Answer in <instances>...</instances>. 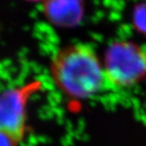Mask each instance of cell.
Masks as SVG:
<instances>
[{"mask_svg": "<svg viewBox=\"0 0 146 146\" xmlns=\"http://www.w3.org/2000/svg\"><path fill=\"white\" fill-rule=\"evenodd\" d=\"M33 86L10 89L0 94V132L17 142L24 135L27 104Z\"/></svg>", "mask_w": 146, "mask_h": 146, "instance_id": "cell-3", "label": "cell"}, {"mask_svg": "<svg viewBox=\"0 0 146 146\" xmlns=\"http://www.w3.org/2000/svg\"><path fill=\"white\" fill-rule=\"evenodd\" d=\"M132 19L135 29L146 37V1L138 3L134 7Z\"/></svg>", "mask_w": 146, "mask_h": 146, "instance_id": "cell-5", "label": "cell"}, {"mask_svg": "<svg viewBox=\"0 0 146 146\" xmlns=\"http://www.w3.org/2000/svg\"><path fill=\"white\" fill-rule=\"evenodd\" d=\"M43 13L56 27L69 28L78 26L84 17V0H44Z\"/></svg>", "mask_w": 146, "mask_h": 146, "instance_id": "cell-4", "label": "cell"}, {"mask_svg": "<svg viewBox=\"0 0 146 146\" xmlns=\"http://www.w3.org/2000/svg\"><path fill=\"white\" fill-rule=\"evenodd\" d=\"M51 73L57 86L72 98H91L108 86L100 60L86 44L61 48L52 59Z\"/></svg>", "mask_w": 146, "mask_h": 146, "instance_id": "cell-1", "label": "cell"}, {"mask_svg": "<svg viewBox=\"0 0 146 146\" xmlns=\"http://www.w3.org/2000/svg\"><path fill=\"white\" fill-rule=\"evenodd\" d=\"M24 1L30 2V3H37V2H41V3H42L44 0H24Z\"/></svg>", "mask_w": 146, "mask_h": 146, "instance_id": "cell-7", "label": "cell"}, {"mask_svg": "<svg viewBox=\"0 0 146 146\" xmlns=\"http://www.w3.org/2000/svg\"><path fill=\"white\" fill-rule=\"evenodd\" d=\"M17 141L10 135L0 132V146H15Z\"/></svg>", "mask_w": 146, "mask_h": 146, "instance_id": "cell-6", "label": "cell"}, {"mask_svg": "<svg viewBox=\"0 0 146 146\" xmlns=\"http://www.w3.org/2000/svg\"><path fill=\"white\" fill-rule=\"evenodd\" d=\"M104 72L108 86L126 88L146 77V51L130 40H117L106 49Z\"/></svg>", "mask_w": 146, "mask_h": 146, "instance_id": "cell-2", "label": "cell"}]
</instances>
